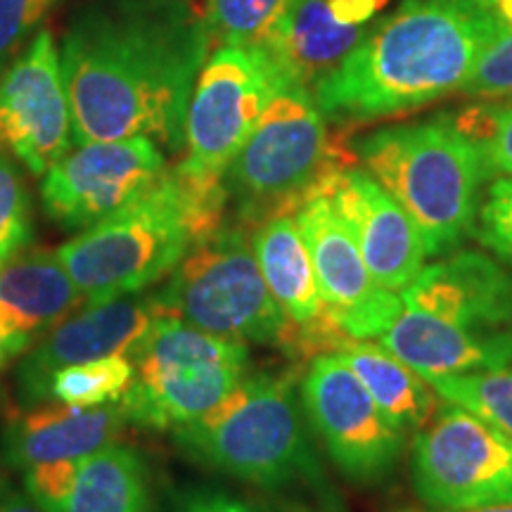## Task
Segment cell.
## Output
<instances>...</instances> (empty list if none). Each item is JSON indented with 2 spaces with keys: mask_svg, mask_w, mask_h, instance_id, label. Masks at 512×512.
I'll return each mask as SVG.
<instances>
[{
  "mask_svg": "<svg viewBox=\"0 0 512 512\" xmlns=\"http://www.w3.org/2000/svg\"><path fill=\"white\" fill-rule=\"evenodd\" d=\"M211 38L183 0H88L69 19L60 64L74 143L152 138L181 150Z\"/></svg>",
  "mask_w": 512,
  "mask_h": 512,
  "instance_id": "obj_1",
  "label": "cell"
},
{
  "mask_svg": "<svg viewBox=\"0 0 512 512\" xmlns=\"http://www.w3.org/2000/svg\"><path fill=\"white\" fill-rule=\"evenodd\" d=\"M505 24L475 0H406L311 88L328 121L363 124L463 93Z\"/></svg>",
  "mask_w": 512,
  "mask_h": 512,
  "instance_id": "obj_2",
  "label": "cell"
},
{
  "mask_svg": "<svg viewBox=\"0 0 512 512\" xmlns=\"http://www.w3.org/2000/svg\"><path fill=\"white\" fill-rule=\"evenodd\" d=\"M226 207L228 200L192 190L169 169L126 207L64 242L57 256L86 304L140 294L226 226Z\"/></svg>",
  "mask_w": 512,
  "mask_h": 512,
  "instance_id": "obj_3",
  "label": "cell"
},
{
  "mask_svg": "<svg viewBox=\"0 0 512 512\" xmlns=\"http://www.w3.org/2000/svg\"><path fill=\"white\" fill-rule=\"evenodd\" d=\"M174 434L192 463L268 494L325 489L294 373L247 375L214 411Z\"/></svg>",
  "mask_w": 512,
  "mask_h": 512,
  "instance_id": "obj_4",
  "label": "cell"
},
{
  "mask_svg": "<svg viewBox=\"0 0 512 512\" xmlns=\"http://www.w3.org/2000/svg\"><path fill=\"white\" fill-rule=\"evenodd\" d=\"M354 152L418 223L427 254L446 256L475 235L486 176L475 143L453 117L380 128L358 140Z\"/></svg>",
  "mask_w": 512,
  "mask_h": 512,
  "instance_id": "obj_5",
  "label": "cell"
},
{
  "mask_svg": "<svg viewBox=\"0 0 512 512\" xmlns=\"http://www.w3.org/2000/svg\"><path fill=\"white\" fill-rule=\"evenodd\" d=\"M358 164L328 128L309 88L287 83L268 102L226 176L242 228L297 214L342 171Z\"/></svg>",
  "mask_w": 512,
  "mask_h": 512,
  "instance_id": "obj_6",
  "label": "cell"
},
{
  "mask_svg": "<svg viewBox=\"0 0 512 512\" xmlns=\"http://www.w3.org/2000/svg\"><path fill=\"white\" fill-rule=\"evenodd\" d=\"M136 375L121 396L126 422L178 430L214 411L249 375L247 344L159 313L131 351Z\"/></svg>",
  "mask_w": 512,
  "mask_h": 512,
  "instance_id": "obj_7",
  "label": "cell"
},
{
  "mask_svg": "<svg viewBox=\"0 0 512 512\" xmlns=\"http://www.w3.org/2000/svg\"><path fill=\"white\" fill-rule=\"evenodd\" d=\"M155 297L162 313L204 332L271 344L290 356V323L268 290L247 228L223 226L197 242Z\"/></svg>",
  "mask_w": 512,
  "mask_h": 512,
  "instance_id": "obj_8",
  "label": "cell"
},
{
  "mask_svg": "<svg viewBox=\"0 0 512 512\" xmlns=\"http://www.w3.org/2000/svg\"><path fill=\"white\" fill-rule=\"evenodd\" d=\"M264 48L219 46L204 60L185 114V157L174 171L192 190L228 200L226 176L268 102L287 86Z\"/></svg>",
  "mask_w": 512,
  "mask_h": 512,
  "instance_id": "obj_9",
  "label": "cell"
},
{
  "mask_svg": "<svg viewBox=\"0 0 512 512\" xmlns=\"http://www.w3.org/2000/svg\"><path fill=\"white\" fill-rule=\"evenodd\" d=\"M415 496L437 512L512 503V439L456 403L413 434Z\"/></svg>",
  "mask_w": 512,
  "mask_h": 512,
  "instance_id": "obj_10",
  "label": "cell"
},
{
  "mask_svg": "<svg viewBox=\"0 0 512 512\" xmlns=\"http://www.w3.org/2000/svg\"><path fill=\"white\" fill-rule=\"evenodd\" d=\"M304 413L337 470L351 482L380 484L399 463L406 437L363 387L344 358L313 356L299 377Z\"/></svg>",
  "mask_w": 512,
  "mask_h": 512,
  "instance_id": "obj_11",
  "label": "cell"
},
{
  "mask_svg": "<svg viewBox=\"0 0 512 512\" xmlns=\"http://www.w3.org/2000/svg\"><path fill=\"white\" fill-rule=\"evenodd\" d=\"M166 171V159L152 138L98 140L69 150L50 166L41 200L53 221L88 228L150 190Z\"/></svg>",
  "mask_w": 512,
  "mask_h": 512,
  "instance_id": "obj_12",
  "label": "cell"
},
{
  "mask_svg": "<svg viewBox=\"0 0 512 512\" xmlns=\"http://www.w3.org/2000/svg\"><path fill=\"white\" fill-rule=\"evenodd\" d=\"M72 143L60 48L53 34L41 29L0 76V147L34 176H46L72 150Z\"/></svg>",
  "mask_w": 512,
  "mask_h": 512,
  "instance_id": "obj_13",
  "label": "cell"
},
{
  "mask_svg": "<svg viewBox=\"0 0 512 512\" xmlns=\"http://www.w3.org/2000/svg\"><path fill=\"white\" fill-rule=\"evenodd\" d=\"M320 294L332 323L349 339H377L403 309L399 292L384 290L363 261L330 185L297 211Z\"/></svg>",
  "mask_w": 512,
  "mask_h": 512,
  "instance_id": "obj_14",
  "label": "cell"
},
{
  "mask_svg": "<svg viewBox=\"0 0 512 512\" xmlns=\"http://www.w3.org/2000/svg\"><path fill=\"white\" fill-rule=\"evenodd\" d=\"M159 313L162 309L155 294H128L110 302L88 304L76 316L64 318L19 363V396L29 406L43 403L50 399L48 387L57 370L112 354H128Z\"/></svg>",
  "mask_w": 512,
  "mask_h": 512,
  "instance_id": "obj_15",
  "label": "cell"
},
{
  "mask_svg": "<svg viewBox=\"0 0 512 512\" xmlns=\"http://www.w3.org/2000/svg\"><path fill=\"white\" fill-rule=\"evenodd\" d=\"M330 195L373 278L384 290L401 294L430 259L418 223L358 166L342 171L330 183Z\"/></svg>",
  "mask_w": 512,
  "mask_h": 512,
  "instance_id": "obj_16",
  "label": "cell"
},
{
  "mask_svg": "<svg viewBox=\"0 0 512 512\" xmlns=\"http://www.w3.org/2000/svg\"><path fill=\"white\" fill-rule=\"evenodd\" d=\"M252 247L268 290L290 323L294 361L309 363L313 356L342 347L349 337L332 323L325 309L297 216L287 214L261 223L254 228Z\"/></svg>",
  "mask_w": 512,
  "mask_h": 512,
  "instance_id": "obj_17",
  "label": "cell"
},
{
  "mask_svg": "<svg viewBox=\"0 0 512 512\" xmlns=\"http://www.w3.org/2000/svg\"><path fill=\"white\" fill-rule=\"evenodd\" d=\"M394 0H292L264 50L294 86L311 88L344 62Z\"/></svg>",
  "mask_w": 512,
  "mask_h": 512,
  "instance_id": "obj_18",
  "label": "cell"
},
{
  "mask_svg": "<svg viewBox=\"0 0 512 512\" xmlns=\"http://www.w3.org/2000/svg\"><path fill=\"white\" fill-rule=\"evenodd\" d=\"M406 306L477 332H512V273L484 252L456 249L401 292Z\"/></svg>",
  "mask_w": 512,
  "mask_h": 512,
  "instance_id": "obj_19",
  "label": "cell"
},
{
  "mask_svg": "<svg viewBox=\"0 0 512 512\" xmlns=\"http://www.w3.org/2000/svg\"><path fill=\"white\" fill-rule=\"evenodd\" d=\"M377 342L422 377L484 373L512 363V332L467 330L406 304Z\"/></svg>",
  "mask_w": 512,
  "mask_h": 512,
  "instance_id": "obj_20",
  "label": "cell"
},
{
  "mask_svg": "<svg viewBox=\"0 0 512 512\" xmlns=\"http://www.w3.org/2000/svg\"><path fill=\"white\" fill-rule=\"evenodd\" d=\"M126 418L119 403L74 408L67 403L34 406L12 420L3 437V458L12 470L55 460H86L117 444Z\"/></svg>",
  "mask_w": 512,
  "mask_h": 512,
  "instance_id": "obj_21",
  "label": "cell"
},
{
  "mask_svg": "<svg viewBox=\"0 0 512 512\" xmlns=\"http://www.w3.org/2000/svg\"><path fill=\"white\" fill-rule=\"evenodd\" d=\"M83 294L57 252H19L0 266V330L34 342L69 318Z\"/></svg>",
  "mask_w": 512,
  "mask_h": 512,
  "instance_id": "obj_22",
  "label": "cell"
},
{
  "mask_svg": "<svg viewBox=\"0 0 512 512\" xmlns=\"http://www.w3.org/2000/svg\"><path fill=\"white\" fill-rule=\"evenodd\" d=\"M335 354L354 370L368 394L403 437H413L439 411V394L425 377L384 349L377 339H347Z\"/></svg>",
  "mask_w": 512,
  "mask_h": 512,
  "instance_id": "obj_23",
  "label": "cell"
},
{
  "mask_svg": "<svg viewBox=\"0 0 512 512\" xmlns=\"http://www.w3.org/2000/svg\"><path fill=\"white\" fill-rule=\"evenodd\" d=\"M60 512H157L143 453L117 441L88 456Z\"/></svg>",
  "mask_w": 512,
  "mask_h": 512,
  "instance_id": "obj_24",
  "label": "cell"
},
{
  "mask_svg": "<svg viewBox=\"0 0 512 512\" xmlns=\"http://www.w3.org/2000/svg\"><path fill=\"white\" fill-rule=\"evenodd\" d=\"M441 401L456 403L512 439V363L467 375H427Z\"/></svg>",
  "mask_w": 512,
  "mask_h": 512,
  "instance_id": "obj_25",
  "label": "cell"
},
{
  "mask_svg": "<svg viewBox=\"0 0 512 512\" xmlns=\"http://www.w3.org/2000/svg\"><path fill=\"white\" fill-rule=\"evenodd\" d=\"M133 375H136V366L131 356L112 354L57 370L50 380L48 394L57 403H67L74 408L107 406V403L121 401V396L131 387Z\"/></svg>",
  "mask_w": 512,
  "mask_h": 512,
  "instance_id": "obj_26",
  "label": "cell"
},
{
  "mask_svg": "<svg viewBox=\"0 0 512 512\" xmlns=\"http://www.w3.org/2000/svg\"><path fill=\"white\" fill-rule=\"evenodd\" d=\"M292 0H207L204 27L219 46L264 48Z\"/></svg>",
  "mask_w": 512,
  "mask_h": 512,
  "instance_id": "obj_27",
  "label": "cell"
},
{
  "mask_svg": "<svg viewBox=\"0 0 512 512\" xmlns=\"http://www.w3.org/2000/svg\"><path fill=\"white\" fill-rule=\"evenodd\" d=\"M453 121L475 143L486 178H512V98L477 102Z\"/></svg>",
  "mask_w": 512,
  "mask_h": 512,
  "instance_id": "obj_28",
  "label": "cell"
},
{
  "mask_svg": "<svg viewBox=\"0 0 512 512\" xmlns=\"http://www.w3.org/2000/svg\"><path fill=\"white\" fill-rule=\"evenodd\" d=\"M31 200L24 178L0 147V266L31 242Z\"/></svg>",
  "mask_w": 512,
  "mask_h": 512,
  "instance_id": "obj_29",
  "label": "cell"
},
{
  "mask_svg": "<svg viewBox=\"0 0 512 512\" xmlns=\"http://www.w3.org/2000/svg\"><path fill=\"white\" fill-rule=\"evenodd\" d=\"M463 93L486 100L512 98V27H503L482 48Z\"/></svg>",
  "mask_w": 512,
  "mask_h": 512,
  "instance_id": "obj_30",
  "label": "cell"
},
{
  "mask_svg": "<svg viewBox=\"0 0 512 512\" xmlns=\"http://www.w3.org/2000/svg\"><path fill=\"white\" fill-rule=\"evenodd\" d=\"M475 235L496 259L512 266V178H496L477 211Z\"/></svg>",
  "mask_w": 512,
  "mask_h": 512,
  "instance_id": "obj_31",
  "label": "cell"
},
{
  "mask_svg": "<svg viewBox=\"0 0 512 512\" xmlns=\"http://www.w3.org/2000/svg\"><path fill=\"white\" fill-rule=\"evenodd\" d=\"M57 0H0V76L41 31Z\"/></svg>",
  "mask_w": 512,
  "mask_h": 512,
  "instance_id": "obj_32",
  "label": "cell"
},
{
  "mask_svg": "<svg viewBox=\"0 0 512 512\" xmlns=\"http://www.w3.org/2000/svg\"><path fill=\"white\" fill-rule=\"evenodd\" d=\"M174 512H313L304 505L266 503L216 486H185L174 494Z\"/></svg>",
  "mask_w": 512,
  "mask_h": 512,
  "instance_id": "obj_33",
  "label": "cell"
},
{
  "mask_svg": "<svg viewBox=\"0 0 512 512\" xmlns=\"http://www.w3.org/2000/svg\"><path fill=\"white\" fill-rule=\"evenodd\" d=\"M81 463L83 460H55L31 465L24 470V489L48 512H60L72 496Z\"/></svg>",
  "mask_w": 512,
  "mask_h": 512,
  "instance_id": "obj_34",
  "label": "cell"
},
{
  "mask_svg": "<svg viewBox=\"0 0 512 512\" xmlns=\"http://www.w3.org/2000/svg\"><path fill=\"white\" fill-rule=\"evenodd\" d=\"M0 512H48L36 498L27 494V489H19L8 477L0 475Z\"/></svg>",
  "mask_w": 512,
  "mask_h": 512,
  "instance_id": "obj_35",
  "label": "cell"
},
{
  "mask_svg": "<svg viewBox=\"0 0 512 512\" xmlns=\"http://www.w3.org/2000/svg\"><path fill=\"white\" fill-rule=\"evenodd\" d=\"M31 347L29 339L24 337H12V335H5L3 330H0V370H3L12 358L22 354V351H27Z\"/></svg>",
  "mask_w": 512,
  "mask_h": 512,
  "instance_id": "obj_36",
  "label": "cell"
},
{
  "mask_svg": "<svg viewBox=\"0 0 512 512\" xmlns=\"http://www.w3.org/2000/svg\"><path fill=\"white\" fill-rule=\"evenodd\" d=\"M494 15L501 19L505 27H512V0H498Z\"/></svg>",
  "mask_w": 512,
  "mask_h": 512,
  "instance_id": "obj_37",
  "label": "cell"
},
{
  "mask_svg": "<svg viewBox=\"0 0 512 512\" xmlns=\"http://www.w3.org/2000/svg\"><path fill=\"white\" fill-rule=\"evenodd\" d=\"M403 512H413V510H403ZM458 512H512V503L484 505V508H472V510H458Z\"/></svg>",
  "mask_w": 512,
  "mask_h": 512,
  "instance_id": "obj_38",
  "label": "cell"
},
{
  "mask_svg": "<svg viewBox=\"0 0 512 512\" xmlns=\"http://www.w3.org/2000/svg\"><path fill=\"white\" fill-rule=\"evenodd\" d=\"M475 3H479V5H482V8H486V10L491 12V8H494V5H496V0H475Z\"/></svg>",
  "mask_w": 512,
  "mask_h": 512,
  "instance_id": "obj_39",
  "label": "cell"
},
{
  "mask_svg": "<svg viewBox=\"0 0 512 512\" xmlns=\"http://www.w3.org/2000/svg\"><path fill=\"white\" fill-rule=\"evenodd\" d=\"M401 512H403V510H401Z\"/></svg>",
  "mask_w": 512,
  "mask_h": 512,
  "instance_id": "obj_40",
  "label": "cell"
}]
</instances>
